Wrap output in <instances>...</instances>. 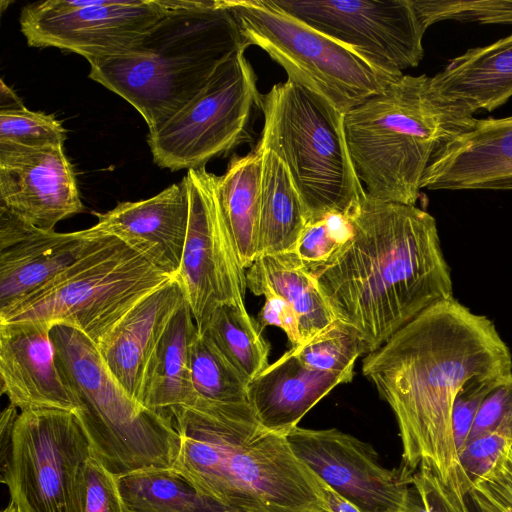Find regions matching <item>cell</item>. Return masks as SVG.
Returning <instances> with one entry per match:
<instances>
[{
  "instance_id": "cell-1",
  "label": "cell",
  "mask_w": 512,
  "mask_h": 512,
  "mask_svg": "<svg viewBox=\"0 0 512 512\" xmlns=\"http://www.w3.org/2000/svg\"><path fill=\"white\" fill-rule=\"evenodd\" d=\"M362 372L395 415L403 467L411 472L425 467L443 482L459 483L454 399L475 376L512 373V354L488 317L451 298L367 354Z\"/></svg>"
},
{
  "instance_id": "cell-2",
  "label": "cell",
  "mask_w": 512,
  "mask_h": 512,
  "mask_svg": "<svg viewBox=\"0 0 512 512\" xmlns=\"http://www.w3.org/2000/svg\"><path fill=\"white\" fill-rule=\"evenodd\" d=\"M350 237L309 271L335 319L361 337L366 355L434 304L453 297L435 218L416 205L366 192L346 215Z\"/></svg>"
},
{
  "instance_id": "cell-3",
  "label": "cell",
  "mask_w": 512,
  "mask_h": 512,
  "mask_svg": "<svg viewBox=\"0 0 512 512\" xmlns=\"http://www.w3.org/2000/svg\"><path fill=\"white\" fill-rule=\"evenodd\" d=\"M170 412L180 436L172 469L227 512H325L313 472L249 402L197 397Z\"/></svg>"
},
{
  "instance_id": "cell-4",
  "label": "cell",
  "mask_w": 512,
  "mask_h": 512,
  "mask_svg": "<svg viewBox=\"0 0 512 512\" xmlns=\"http://www.w3.org/2000/svg\"><path fill=\"white\" fill-rule=\"evenodd\" d=\"M167 13L120 55L90 61L89 77L130 103L156 129L247 48L222 0H167Z\"/></svg>"
},
{
  "instance_id": "cell-5",
  "label": "cell",
  "mask_w": 512,
  "mask_h": 512,
  "mask_svg": "<svg viewBox=\"0 0 512 512\" xmlns=\"http://www.w3.org/2000/svg\"><path fill=\"white\" fill-rule=\"evenodd\" d=\"M476 121L439 98L429 76L403 74L346 112L344 132L365 192L378 200L416 205L434 155Z\"/></svg>"
},
{
  "instance_id": "cell-6",
  "label": "cell",
  "mask_w": 512,
  "mask_h": 512,
  "mask_svg": "<svg viewBox=\"0 0 512 512\" xmlns=\"http://www.w3.org/2000/svg\"><path fill=\"white\" fill-rule=\"evenodd\" d=\"M51 339L92 454L116 475L172 468L180 436L170 410H151L131 399L108 372L97 346L80 331L53 325Z\"/></svg>"
},
{
  "instance_id": "cell-7",
  "label": "cell",
  "mask_w": 512,
  "mask_h": 512,
  "mask_svg": "<svg viewBox=\"0 0 512 512\" xmlns=\"http://www.w3.org/2000/svg\"><path fill=\"white\" fill-rule=\"evenodd\" d=\"M259 144L285 164L309 222L346 216L365 193L352 163L344 113L317 93L287 79L262 95Z\"/></svg>"
},
{
  "instance_id": "cell-8",
  "label": "cell",
  "mask_w": 512,
  "mask_h": 512,
  "mask_svg": "<svg viewBox=\"0 0 512 512\" xmlns=\"http://www.w3.org/2000/svg\"><path fill=\"white\" fill-rule=\"evenodd\" d=\"M173 278L117 237L99 231L75 263L0 314V323L65 325L97 345L137 302Z\"/></svg>"
},
{
  "instance_id": "cell-9",
  "label": "cell",
  "mask_w": 512,
  "mask_h": 512,
  "mask_svg": "<svg viewBox=\"0 0 512 512\" xmlns=\"http://www.w3.org/2000/svg\"><path fill=\"white\" fill-rule=\"evenodd\" d=\"M244 44L264 50L288 80L346 113L403 74L382 69L352 48L310 27L274 0H222Z\"/></svg>"
},
{
  "instance_id": "cell-10",
  "label": "cell",
  "mask_w": 512,
  "mask_h": 512,
  "mask_svg": "<svg viewBox=\"0 0 512 512\" xmlns=\"http://www.w3.org/2000/svg\"><path fill=\"white\" fill-rule=\"evenodd\" d=\"M244 52L220 64L194 98L149 131L147 142L159 167H205L212 158L253 141L252 121L254 112L261 110L262 94Z\"/></svg>"
},
{
  "instance_id": "cell-11",
  "label": "cell",
  "mask_w": 512,
  "mask_h": 512,
  "mask_svg": "<svg viewBox=\"0 0 512 512\" xmlns=\"http://www.w3.org/2000/svg\"><path fill=\"white\" fill-rule=\"evenodd\" d=\"M91 444L76 414L60 409L21 411L1 482L18 512H76Z\"/></svg>"
},
{
  "instance_id": "cell-12",
  "label": "cell",
  "mask_w": 512,
  "mask_h": 512,
  "mask_svg": "<svg viewBox=\"0 0 512 512\" xmlns=\"http://www.w3.org/2000/svg\"><path fill=\"white\" fill-rule=\"evenodd\" d=\"M184 179L189 218L176 278L202 332L219 306L246 309V273L223 218L216 175L200 167L188 170Z\"/></svg>"
},
{
  "instance_id": "cell-13",
  "label": "cell",
  "mask_w": 512,
  "mask_h": 512,
  "mask_svg": "<svg viewBox=\"0 0 512 512\" xmlns=\"http://www.w3.org/2000/svg\"><path fill=\"white\" fill-rule=\"evenodd\" d=\"M167 11V0H47L25 6L20 27L29 46L90 62L125 53Z\"/></svg>"
},
{
  "instance_id": "cell-14",
  "label": "cell",
  "mask_w": 512,
  "mask_h": 512,
  "mask_svg": "<svg viewBox=\"0 0 512 512\" xmlns=\"http://www.w3.org/2000/svg\"><path fill=\"white\" fill-rule=\"evenodd\" d=\"M285 12L352 48L378 67L403 74L424 56L412 0H274Z\"/></svg>"
},
{
  "instance_id": "cell-15",
  "label": "cell",
  "mask_w": 512,
  "mask_h": 512,
  "mask_svg": "<svg viewBox=\"0 0 512 512\" xmlns=\"http://www.w3.org/2000/svg\"><path fill=\"white\" fill-rule=\"evenodd\" d=\"M286 438L300 461L361 512H424L414 473L384 468L374 449L354 436L297 426Z\"/></svg>"
},
{
  "instance_id": "cell-16",
  "label": "cell",
  "mask_w": 512,
  "mask_h": 512,
  "mask_svg": "<svg viewBox=\"0 0 512 512\" xmlns=\"http://www.w3.org/2000/svg\"><path fill=\"white\" fill-rule=\"evenodd\" d=\"M0 208L45 232L84 209L64 145H0Z\"/></svg>"
},
{
  "instance_id": "cell-17",
  "label": "cell",
  "mask_w": 512,
  "mask_h": 512,
  "mask_svg": "<svg viewBox=\"0 0 512 512\" xmlns=\"http://www.w3.org/2000/svg\"><path fill=\"white\" fill-rule=\"evenodd\" d=\"M99 230H38L0 208V314L40 290L92 245Z\"/></svg>"
},
{
  "instance_id": "cell-18",
  "label": "cell",
  "mask_w": 512,
  "mask_h": 512,
  "mask_svg": "<svg viewBox=\"0 0 512 512\" xmlns=\"http://www.w3.org/2000/svg\"><path fill=\"white\" fill-rule=\"evenodd\" d=\"M51 328L42 321L0 323L1 393L20 412L78 410L57 365Z\"/></svg>"
},
{
  "instance_id": "cell-19",
  "label": "cell",
  "mask_w": 512,
  "mask_h": 512,
  "mask_svg": "<svg viewBox=\"0 0 512 512\" xmlns=\"http://www.w3.org/2000/svg\"><path fill=\"white\" fill-rule=\"evenodd\" d=\"M96 216L99 231L117 237L157 269L176 277L189 218L184 178L151 198L121 202Z\"/></svg>"
},
{
  "instance_id": "cell-20",
  "label": "cell",
  "mask_w": 512,
  "mask_h": 512,
  "mask_svg": "<svg viewBox=\"0 0 512 512\" xmlns=\"http://www.w3.org/2000/svg\"><path fill=\"white\" fill-rule=\"evenodd\" d=\"M421 189L512 190V116L477 119L434 155Z\"/></svg>"
},
{
  "instance_id": "cell-21",
  "label": "cell",
  "mask_w": 512,
  "mask_h": 512,
  "mask_svg": "<svg viewBox=\"0 0 512 512\" xmlns=\"http://www.w3.org/2000/svg\"><path fill=\"white\" fill-rule=\"evenodd\" d=\"M185 300L174 277L137 302L96 345L110 375L137 403L150 358Z\"/></svg>"
},
{
  "instance_id": "cell-22",
  "label": "cell",
  "mask_w": 512,
  "mask_h": 512,
  "mask_svg": "<svg viewBox=\"0 0 512 512\" xmlns=\"http://www.w3.org/2000/svg\"><path fill=\"white\" fill-rule=\"evenodd\" d=\"M351 380L305 366L291 348L250 381L248 402L265 429L286 436L334 387Z\"/></svg>"
},
{
  "instance_id": "cell-23",
  "label": "cell",
  "mask_w": 512,
  "mask_h": 512,
  "mask_svg": "<svg viewBox=\"0 0 512 512\" xmlns=\"http://www.w3.org/2000/svg\"><path fill=\"white\" fill-rule=\"evenodd\" d=\"M430 83L439 98L473 116L502 106L512 97V34L451 59Z\"/></svg>"
},
{
  "instance_id": "cell-24",
  "label": "cell",
  "mask_w": 512,
  "mask_h": 512,
  "mask_svg": "<svg viewBox=\"0 0 512 512\" xmlns=\"http://www.w3.org/2000/svg\"><path fill=\"white\" fill-rule=\"evenodd\" d=\"M198 332L190 306L176 311L147 365L139 403L151 410L188 406L197 398L191 369V344Z\"/></svg>"
},
{
  "instance_id": "cell-25",
  "label": "cell",
  "mask_w": 512,
  "mask_h": 512,
  "mask_svg": "<svg viewBox=\"0 0 512 512\" xmlns=\"http://www.w3.org/2000/svg\"><path fill=\"white\" fill-rule=\"evenodd\" d=\"M246 282L254 295L272 292L293 308L299 319L302 345L335 319L316 279L294 252L258 256L247 269Z\"/></svg>"
},
{
  "instance_id": "cell-26",
  "label": "cell",
  "mask_w": 512,
  "mask_h": 512,
  "mask_svg": "<svg viewBox=\"0 0 512 512\" xmlns=\"http://www.w3.org/2000/svg\"><path fill=\"white\" fill-rule=\"evenodd\" d=\"M262 151L257 145L245 156H233L216 190L223 218L240 264L248 269L258 257Z\"/></svg>"
},
{
  "instance_id": "cell-27",
  "label": "cell",
  "mask_w": 512,
  "mask_h": 512,
  "mask_svg": "<svg viewBox=\"0 0 512 512\" xmlns=\"http://www.w3.org/2000/svg\"><path fill=\"white\" fill-rule=\"evenodd\" d=\"M262 151L258 256L293 252L309 217L285 164L271 150Z\"/></svg>"
},
{
  "instance_id": "cell-28",
  "label": "cell",
  "mask_w": 512,
  "mask_h": 512,
  "mask_svg": "<svg viewBox=\"0 0 512 512\" xmlns=\"http://www.w3.org/2000/svg\"><path fill=\"white\" fill-rule=\"evenodd\" d=\"M117 480L128 512H227L172 468H143Z\"/></svg>"
},
{
  "instance_id": "cell-29",
  "label": "cell",
  "mask_w": 512,
  "mask_h": 512,
  "mask_svg": "<svg viewBox=\"0 0 512 512\" xmlns=\"http://www.w3.org/2000/svg\"><path fill=\"white\" fill-rule=\"evenodd\" d=\"M250 383L268 366L270 345L246 309L221 305L202 332Z\"/></svg>"
},
{
  "instance_id": "cell-30",
  "label": "cell",
  "mask_w": 512,
  "mask_h": 512,
  "mask_svg": "<svg viewBox=\"0 0 512 512\" xmlns=\"http://www.w3.org/2000/svg\"><path fill=\"white\" fill-rule=\"evenodd\" d=\"M190 369L198 398L221 403L248 402L249 382L199 332L191 344Z\"/></svg>"
},
{
  "instance_id": "cell-31",
  "label": "cell",
  "mask_w": 512,
  "mask_h": 512,
  "mask_svg": "<svg viewBox=\"0 0 512 512\" xmlns=\"http://www.w3.org/2000/svg\"><path fill=\"white\" fill-rule=\"evenodd\" d=\"M291 348L305 366L351 378L356 360L366 355L364 343L356 330L338 319L305 344Z\"/></svg>"
},
{
  "instance_id": "cell-32",
  "label": "cell",
  "mask_w": 512,
  "mask_h": 512,
  "mask_svg": "<svg viewBox=\"0 0 512 512\" xmlns=\"http://www.w3.org/2000/svg\"><path fill=\"white\" fill-rule=\"evenodd\" d=\"M66 130L52 114L35 112L24 105L0 109V145L41 148L64 145Z\"/></svg>"
},
{
  "instance_id": "cell-33",
  "label": "cell",
  "mask_w": 512,
  "mask_h": 512,
  "mask_svg": "<svg viewBox=\"0 0 512 512\" xmlns=\"http://www.w3.org/2000/svg\"><path fill=\"white\" fill-rule=\"evenodd\" d=\"M427 30L431 25L454 20L480 24H512V0H412Z\"/></svg>"
},
{
  "instance_id": "cell-34",
  "label": "cell",
  "mask_w": 512,
  "mask_h": 512,
  "mask_svg": "<svg viewBox=\"0 0 512 512\" xmlns=\"http://www.w3.org/2000/svg\"><path fill=\"white\" fill-rule=\"evenodd\" d=\"M350 235L348 218L341 214H330L308 223L293 252L309 270L326 262Z\"/></svg>"
},
{
  "instance_id": "cell-35",
  "label": "cell",
  "mask_w": 512,
  "mask_h": 512,
  "mask_svg": "<svg viewBox=\"0 0 512 512\" xmlns=\"http://www.w3.org/2000/svg\"><path fill=\"white\" fill-rule=\"evenodd\" d=\"M511 444L512 440L497 433H484L468 438L457 451L458 478L462 493L484 480L507 453Z\"/></svg>"
},
{
  "instance_id": "cell-36",
  "label": "cell",
  "mask_w": 512,
  "mask_h": 512,
  "mask_svg": "<svg viewBox=\"0 0 512 512\" xmlns=\"http://www.w3.org/2000/svg\"><path fill=\"white\" fill-rule=\"evenodd\" d=\"M76 512H128L117 475L93 454L85 461L77 492Z\"/></svg>"
},
{
  "instance_id": "cell-37",
  "label": "cell",
  "mask_w": 512,
  "mask_h": 512,
  "mask_svg": "<svg viewBox=\"0 0 512 512\" xmlns=\"http://www.w3.org/2000/svg\"><path fill=\"white\" fill-rule=\"evenodd\" d=\"M502 377L475 376L467 380L458 391L451 413L452 432L457 451L467 441L484 399Z\"/></svg>"
},
{
  "instance_id": "cell-38",
  "label": "cell",
  "mask_w": 512,
  "mask_h": 512,
  "mask_svg": "<svg viewBox=\"0 0 512 512\" xmlns=\"http://www.w3.org/2000/svg\"><path fill=\"white\" fill-rule=\"evenodd\" d=\"M497 433L512 440V373L501 378L486 396L468 438Z\"/></svg>"
},
{
  "instance_id": "cell-39",
  "label": "cell",
  "mask_w": 512,
  "mask_h": 512,
  "mask_svg": "<svg viewBox=\"0 0 512 512\" xmlns=\"http://www.w3.org/2000/svg\"><path fill=\"white\" fill-rule=\"evenodd\" d=\"M424 512H468L459 483L443 482L430 469L421 467L413 474Z\"/></svg>"
},
{
  "instance_id": "cell-40",
  "label": "cell",
  "mask_w": 512,
  "mask_h": 512,
  "mask_svg": "<svg viewBox=\"0 0 512 512\" xmlns=\"http://www.w3.org/2000/svg\"><path fill=\"white\" fill-rule=\"evenodd\" d=\"M265 303L259 313L258 328L262 332L267 326L282 329L292 347L302 345L299 319L293 308L280 296L265 292Z\"/></svg>"
},
{
  "instance_id": "cell-41",
  "label": "cell",
  "mask_w": 512,
  "mask_h": 512,
  "mask_svg": "<svg viewBox=\"0 0 512 512\" xmlns=\"http://www.w3.org/2000/svg\"><path fill=\"white\" fill-rule=\"evenodd\" d=\"M463 497L468 512H512V495L487 478L468 489Z\"/></svg>"
},
{
  "instance_id": "cell-42",
  "label": "cell",
  "mask_w": 512,
  "mask_h": 512,
  "mask_svg": "<svg viewBox=\"0 0 512 512\" xmlns=\"http://www.w3.org/2000/svg\"><path fill=\"white\" fill-rule=\"evenodd\" d=\"M313 474L316 489L325 512H361L355 505L326 484L314 472Z\"/></svg>"
},
{
  "instance_id": "cell-43",
  "label": "cell",
  "mask_w": 512,
  "mask_h": 512,
  "mask_svg": "<svg viewBox=\"0 0 512 512\" xmlns=\"http://www.w3.org/2000/svg\"><path fill=\"white\" fill-rule=\"evenodd\" d=\"M13 406L6 407L0 420V474L3 473L8 465L11 448H12V433L15 421L19 412Z\"/></svg>"
},
{
  "instance_id": "cell-44",
  "label": "cell",
  "mask_w": 512,
  "mask_h": 512,
  "mask_svg": "<svg viewBox=\"0 0 512 512\" xmlns=\"http://www.w3.org/2000/svg\"><path fill=\"white\" fill-rule=\"evenodd\" d=\"M23 106L17 95L1 80V108L10 109Z\"/></svg>"
},
{
  "instance_id": "cell-45",
  "label": "cell",
  "mask_w": 512,
  "mask_h": 512,
  "mask_svg": "<svg viewBox=\"0 0 512 512\" xmlns=\"http://www.w3.org/2000/svg\"><path fill=\"white\" fill-rule=\"evenodd\" d=\"M505 472L512 483V444L505 456L504 460Z\"/></svg>"
},
{
  "instance_id": "cell-46",
  "label": "cell",
  "mask_w": 512,
  "mask_h": 512,
  "mask_svg": "<svg viewBox=\"0 0 512 512\" xmlns=\"http://www.w3.org/2000/svg\"><path fill=\"white\" fill-rule=\"evenodd\" d=\"M2 512H18L16 506L10 501L8 506Z\"/></svg>"
}]
</instances>
